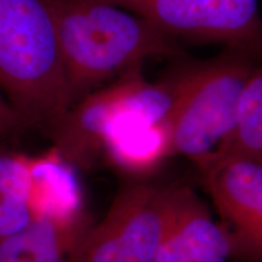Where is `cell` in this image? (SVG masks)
Here are the masks:
<instances>
[{
	"label": "cell",
	"mask_w": 262,
	"mask_h": 262,
	"mask_svg": "<svg viewBox=\"0 0 262 262\" xmlns=\"http://www.w3.org/2000/svg\"><path fill=\"white\" fill-rule=\"evenodd\" d=\"M72 106L157 58L183 55L178 39L104 0H50Z\"/></svg>",
	"instance_id": "1"
},
{
	"label": "cell",
	"mask_w": 262,
	"mask_h": 262,
	"mask_svg": "<svg viewBox=\"0 0 262 262\" xmlns=\"http://www.w3.org/2000/svg\"><path fill=\"white\" fill-rule=\"evenodd\" d=\"M0 89L47 134L72 107L50 0H0Z\"/></svg>",
	"instance_id": "2"
},
{
	"label": "cell",
	"mask_w": 262,
	"mask_h": 262,
	"mask_svg": "<svg viewBox=\"0 0 262 262\" xmlns=\"http://www.w3.org/2000/svg\"><path fill=\"white\" fill-rule=\"evenodd\" d=\"M258 60L249 51L226 48L210 60L172 72L176 95L168 123L173 155L198 169L228 148L242 93Z\"/></svg>",
	"instance_id": "3"
},
{
	"label": "cell",
	"mask_w": 262,
	"mask_h": 262,
	"mask_svg": "<svg viewBox=\"0 0 262 262\" xmlns=\"http://www.w3.org/2000/svg\"><path fill=\"white\" fill-rule=\"evenodd\" d=\"M175 78L147 80L142 71L125 74L74 103L48 135L77 169H90L101 158L103 141L116 131L141 123L166 120L175 102Z\"/></svg>",
	"instance_id": "4"
},
{
	"label": "cell",
	"mask_w": 262,
	"mask_h": 262,
	"mask_svg": "<svg viewBox=\"0 0 262 262\" xmlns=\"http://www.w3.org/2000/svg\"><path fill=\"white\" fill-rule=\"evenodd\" d=\"M172 187L139 182L124 187L89 228L78 262H155L172 208Z\"/></svg>",
	"instance_id": "5"
},
{
	"label": "cell",
	"mask_w": 262,
	"mask_h": 262,
	"mask_svg": "<svg viewBox=\"0 0 262 262\" xmlns=\"http://www.w3.org/2000/svg\"><path fill=\"white\" fill-rule=\"evenodd\" d=\"M179 39L217 42L262 57L258 0H104Z\"/></svg>",
	"instance_id": "6"
},
{
	"label": "cell",
	"mask_w": 262,
	"mask_h": 262,
	"mask_svg": "<svg viewBox=\"0 0 262 262\" xmlns=\"http://www.w3.org/2000/svg\"><path fill=\"white\" fill-rule=\"evenodd\" d=\"M198 170L234 254L262 262V155L227 150Z\"/></svg>",
	"instance_id": "7"
},
{
	"label": "cell",
	"mask_w": 262,
	"mask_h": 262,
	"mask_svg": "<svg viewBox=\"0 0 262 262\" xmlns=\"http://www.w3.org/2000/svg\"><path fill=\"white\" fill-rule=\"evenodd\" d=\"M231 235L187 186H173L172 208L155 262H228Z\"/></svg>",
	"instance_id": "8"
},
{
	"label": "cell",
	"mask_w": 262,
	"mask_h": 262,
	"mask_svg": "<svg viewBox=\"0 0 262 262\" xmlns=\"http://www.w3.org/2000/svg\"><path fill=\"white\" fill-rule=\"evenodd\" d=\"M28 205L35 219L66 226H86L77 168L55 147L32 156Z\"/></svg>",
	"instance_id": "9"
},
{
	"label": "cell",
	"mask_w": 262,
	"mask_h": 262,
	"mask_svg": "<svg viewBox=\"0 0 262 262\" xmlns=\"http://www.w3.org/2000/svg\"><path fill=\"white\" fill-rule=\"evenodd\" d=\"M173 155L168 119L120 129L103 141L101 158L112 168L134 178L158 170Z\"/></svg>",
	"instance_id": "10"
},
{
	"label": "cell",
	"mask_w": 262,
	"mask_h": 262,
	"mask_svg": "<svg viewBox=\"0 0 262 262\" xmlns=\"http://www.w3.org/2000/svg\"><path fill=\"white\" fill-rule=\"evenodd\" d=\"M88 231V226L35 219L0 242V262H78Z\"/></svg>",
	"instance_id": "11"
},
{
	"label": "cell",
	"mask_w": 262,
	"mask_h": 262,
	"mask_svg": "<svg viewBox=\"0 0 262 262\" xmlns=\"http://www.w3.org/2000/svg\"><path fill=\"white\" fill-rule=\"evenodd\" d=\"M227 150L262 155V57L245 83L234 135L225 152Z\"/></svg>",
	"instance_id": "12"
},
{
	"label": "cell",
	"mask_w": 262,
	"mask_h": 262,
	"mask_svg": "<svg viewBox=\"0 0 262 262\" xmlns=\"http://www.w3.org/2000/svg\"><path fill=\"white\" fill-rule=\"evenodd\" d=\"M32 156L0 147V198L28 203Z\"/></svg>",
	"instance_id": "13"
},
{
	"label": "cell",
	"mask_w": 262,
	"mask_h": 262,
	"mask_svg": "<svg viewBox=\"0 0 262 262\" xmlns=\"http://www.w3.org/2000/svg\"><path fill=\"white\" fill-rule=\"evenodd\" d=\"M34 220L28 203L18 198H0V242L17 233Z\"/></svg>",
	"instance_id": "14"
},
{
	"label": "cell",
	"mask_w": 262,
	"mask_h": 262,
	"mask_svg": "<svg viewBox=\"0 0 262 262\" xmlns=\"http://www.w3.org/2000/svg\"><path fill=\"white\" fill-rule=\"evenodd\" d=\"M24 127L27 126L15 108L9 103V101L0 96V143Z\"/></svg>",
	"instance_id": "15"
}]
</instances>
